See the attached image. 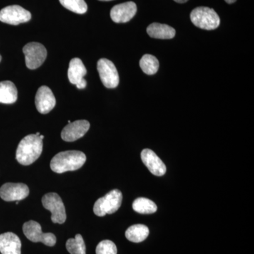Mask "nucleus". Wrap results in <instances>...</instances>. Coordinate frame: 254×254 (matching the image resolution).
<instances>
[{"label": "nucleus", "instance_id": "obj_22", "mask_svg": "<svg viewBox=\"0 0 254 254\" xmlns=\"http://www.w3.org/2000/svg\"><path fill=\"white\" fill-rule=\"evenodd\" d=\"M66 248L71 254H86V245L80 234L76 235L75 238L68 239Z\"/></svg>", "mask_w": 254, "mask_h": 254}, {"label": "nucleus", "instance_id": "obj_29", "mask_svg": "<svg viewBox=\"0 0 254 254\" xmlns=\"http://www.w3.org/2000/svg\"><path fill=\"white\" fill-rule=\"evenodd\" d=\"M36 134L37 135V136H40V135H41V134H40L39 132H37V133H36Z\"/></svg>", "mask_w": 254, "mask_h": 254}, {"label": "nucleus", "instance_id": "obj_20", "mask_svg": "<svg viewBox=\"0 0 254 254\" xmlns=\"http://www.w3.org/2000/svg\"><path fill=\"white\" fill-rule=\"evenodd\" d=\"M134 211L140 214L154 213L158 210V207L153 200L146 198H138L132 204Z\"/></svg>", "mask_w": 254, "mask_h": 254}, {"label": "nucleus", "instance_id": "obj_3", "mask_svg": "<svg viewBox=\"0 0 254 254\" xmlns=\"http://www.w3.org/2000/svg\"><path fill=\"white\" fill-rule=\"evenodd\" d=\"M190 18L191 22L201 29L210 31L220 26V19L218 14L214 9L205 6L195 8L190 13Z\"/></svg>", "mask_w": 254, "mask_h": 254}, {"label": "nucleus", "instance_id": "obj_12", "mask_svg": "<svg viewBox=\"0 0 254 254\" xmlns=\"http://www.w3.org/2000/svg\"><path fill=\"white\" fill-rule=\"evenodd\" d=\"M35 104L41 114L49 113L56 105V99L49 87L43 86L38 88L35 98Z\"/></svg>", "mask_w": 254, "mask_h": 254}, {"label": "nucleus", "instance_id": "obj_30", "mask_svg": "<svg viewBox=\"0 0 254 254\" xmlns=\"http://www.w3.org/2000/svg\"><path fill=\"white\" fill-rule=\"evenodd\" d=\"M1 55H0V62H1Z\"/></svg>", "mask_w": 254, "mask_h": 254}, {"label": "nucleus", "instance_id": "obj_26", "mask_svg": "<svg viewBox=\"0 0 254 254\" xmlns=\"http://www.w3.org/2000/svg\"><path fill=\"white\" fill-rule=\"evenodd\" d=\"M174 1H176L177 3H181V4H182V3L187 2L188 0H174Z\"/></svg>", "mask_w": 254, "mask_h": 254}, {"label": "nucleus", "instance_id": "obj_16", "mask_svg": "<svg viewBox=\"0 0 254 254\" xmlns=\"http://www.w3.org/2000/svg\"><path fill=\"white\" fill-rule=\"evenodd\" d=\"M21 242L13 232L0 235V252L1 254H21Z\"/></svg>", "mask_w": 254, "mask_h": 254}, {"label": "nucleus", "instance_id": "obj_28", "mask_svg": "<svg viewBox=\"0 0 254 254\" xmlns=\"http://www.w3.org/2000/svg\"><path fill=\"white\" fill-rule=\"evenodd\" d=\"M99 1H112V0H99Z\"/></svg>", "mask_w": 254, "mask_h": 254}, {"label": "nucleus", "instance_id": "obj_8", "mask_svg": "<svg viewBox=\"0 0 254 254\" xmlns=\"http://www.w3.org/2000/svg\"><path fill=\"white\" fill-rule=\"evenodd\" d=\"M102 83L106 88H115L120 83L118 71L113 62L108 59H100L97 65Z\"/></svg>", "mask_w": 254, "mask_h": 254}, {"label": "nucleus", "instance_id": "obj_1", "mask_svg": "<svg viewBox=\"0 0 254 254\" xmlns=\"http://www.w3.org/2000/svg\"><path fill=\"white\" fill-rule=\"evenodd\" d=\"M86 161V156L78 150L60 152L50 162V168L55 173L62 174L75 171L81 168Z\"/></svg>", "mask_w": 254, "mask_h": 254}, {"label": "nucleus", "instance_id": "obj_13", "mask_svg": "<svg viewBox=\"0 0 254 254\" xmlns=\"http://www.w3.org/2000/svg\"><path fill=\"white\" fill-rule=\"evenodd\" d=\"M86 68L81 60L79 58H73L70 61L68 69V80L70 83L76 85L78 89L86 88L87 82L83 78V76H86Z\"/></svg>", "mask_w": 254, "mask_h": 254}, {"label": "nucleus", "instance_id": "obj_9", "mask_svg": "<svg viewBox=\"0 0 254 254\" xmlns=\"http://www.w3.org/2000/svg\"><path fill=\"white\" fill-rule=\"evenodd\" d=\"M31 19V13L18 5L6 6L0 11V21L7 24L16 26Z\"/></svg>", "mask_w": 254, "mask_h": 254}, {"label": "nucleus", "instance_id": "obj_2", "mask_svg": "<svg viewBox=\"0 0 254 254\" xmlns=\"http://www.w3.org/2000/svg\"><path fill=\"white\" fill-rule=\"evenodd\" d=\"M43 140L36 134H29L21 140L16 150V160L23 165H30L41 156Z\"/></svg>", "mask_w": 254, "mask_h": 254}, {"label": "nucleus", "instance_id": "obj_14", "mask_svg": "<svg viewBox=\"0 0 254 254\" xmlns=\"http://www.w3.org/2000/svg\"><path fill=\"white\" fill-rule=\"evenodd\" d=\"M137 6L133 1H127L114 6L110 11L112 20L115 23H127L136 14Z\"/></svg>", "mask_w": 254, "mask_h": 254}, {"label": "nucleus", "instance_id": "obj_10", "mask_svg": "<svg viewBox=\"0 0 254 254\" xmlns=\"http://www.w3.org/2000/svg\"><path fill=\"white\" fill-rule=\"evenodd\" d=\"M29 194V189L23 183H6L0 188V197L5 201H18Z\"/></svg>", "mask_w": 254, "mask_h": 254}, {"label": "nucleus", "instance_id": "obj_18", "mask_svg": "<svg viewBox=\"0 0 254 254\" xmlns=\"http://www.w3.org/2000/svg\"><path fill=\"white\" fill-rule=\"evenodd\" d=\"M18 98L17 88L13 82H0V103L12 104Z\"/></svg>", "mask_w": 254, "mask_h": 254}, {"label": "nucleus", "instance_id": "obj_6", "mask_svg": "<svg viewBox=\"0 0 254 254\" xmlns=\"http://www.w3.org/2000/svg\"><path fill=\"white\" fill-rule=\"evenodd\" d=\"M23 231L28 240L33 242H42L48 247H53L57 242L54 234L43 233L41 225L34 220L25 222L23 225Z\"/></svg>", "mask_w": 254, "mask_h": 254}, {"label": "nucleus", "instance_id": "obj_27", "mask_svg": "<svg viewBox=\"0 0 254 254\" xmlns=\"http://www.w3.org/2000/svg\"><path fill=\"white\" fill-rule=\"evenodd\" d=\"M40 138H41L42 140H43V138H44V136H43V135H40L39 136Z\"/></svg>", "mask_w": 254, "mask_h": 254}, {"label": "nucleus", "instance_id": "obj_11", "mask_svg": "<svg viewBox=\"0 0 254 254\" xmlns=\"http://www.w3.org/2000/svg\"><path fill=\"white\" fill-rule=\"evenodd\" d=\"M90 128L89 122L87 120H76L68 124L61 133L62 138L64 141L73 142L82 138Z\"/></svg>", "mask_w": 254, "mask_h": 254}, {"label": "nucleus", "instance_id": "obj_17", "mask_svg": "<svg viewBox=\"0 0 254 254\" xmlns=\"http://www.w3.org/2000/svg\"><path fill=\"white\" fill-rule=\"evenodd\" d=\"M148 36L156 39H172L176 31L171 26L163 23H153L147 28Z\"/></svg>", "mask_w": 254, "mask_h": 254}, {"label": "nucleus", "instance_id": "obj_5", "mask_svg": "<svg viewBox=\"0 0 254 254\" xmlns=\"http://www.w3.org/2000/svg\"><path fill=\"white\" fill-rule=\"evenodd\" d=\"M43 207L51 212L54 223L63 224L66 220V210L62 198L56 193H48L42 198Z\"/></svg>", "mask_w": 254, "mask_h": 254}, {"label": "nucleus", "instance_id": "obj_7", "mask_svg": "<svg viewBox=\"0 0 254 254\" xmlns=\"http://www.w3.org/2000/svg\"><path fill=\"white\" fill-rule=\"evenodd\" d=\"M25 55L26 66L29 69H36L46 61L47 55L46 48L39 43H30L23 48Z\"/></svg>", "mask_w": 254, "mask_h": 254}, {"label": "nucleus", "instance_id": "obj_24", "mask_svg": "<svg viewBox=\"0 0 254 254\" xmlns=\"http://www.w3.org/2000/svg\"><path fill=\"white\" fill-rule=\"evenodd\" d=\"M96 254H118V249L112 241L103 240L97 246Z\"/></svg>", "mask_w": 254, "mask_h": 254}, {"label": "nucleus", "instance_id": "obj_4", "mask_svg": "<svg viewBox=\"0 0 254 254\" xmlns=\"http://www.w3.org/2000/svg\"><path fill=\"white\" fill-rule=\"evenodd\" d=\"M123 202V193L118 190L108 192L105 196L96 200L93 212L97 216L103 217L107 214H113L118 211Z\"/></svg>", "mask_w": 254, "mask_h": 254}, {"label": "nucleus", "instance_id": "obj_15", "mask_svg": "<svg viewBox=\"0 0 254 254\" xmlns=\"http://www.w3.org/2000/svg\"><path fill=\"white\" fill-rule=\"evenodd\" d=\"M141 160L148 170L155 176H163L166 173V166L161 159L153 150L144 149L142 150Z\"/></svg>", "mask_w": 254, "mask_h": 254}, {"label": "nucleus", "instance_id": "obj_19", "mask_svg": "<svg viewBox=\"0 0 254 254\" xmlns=\"http://www.w3.org/2000/svg\"><path fill=\"white\" fill-rule=\"evenodd\" d=\"M149 235V229L144 225H133L128 227L125 232L127 240L133 243L143 242Z\"/></svg>", "mask_w": 254, "mask_h": 254}, {"label": "nucleus", "instance_id": "obj_25", "mask_svg": "<svg viewBox=\"0 0 254 254\" xmlns=\"http://www.w3.org/2000/svg\"><path fill=\"white\" fill-rule=\"evenodd\" d=\"M225 1H226L227 4H233L237 0H225Z\"/></svg>", "mask_w": 254, "mask_h": 254}, {"label": "nucleus", "instance_id": "obj_21", "mask_svg": "<svg viewBox=\"0 0 254 254\" xmlns=\"http://www.w3.org/2000/svg\"><path fill=\"white\" fill-rule=\"evenodd\" d=\"M140 66L142 71L148 75H153L158 72L159 62L155 57L151 55H145L140 60Z\"/></svg>", "mask_w": 254, "mask_h": 254}, {"label": "nucleus", "instance_id": "obj_23", "mask_svg": "<svg viewBox=\"0 0 254 254\" xmlns=\"http://www.w3.org/2000/svg\"><path fill=\"white\" fill-rule=\"evenodd\" d=\"M64 7L78 14H83L88 10V6L84 0H60Z\"/></svg>", "mask_w": 254, "mask_h": 254}]
</instances>
